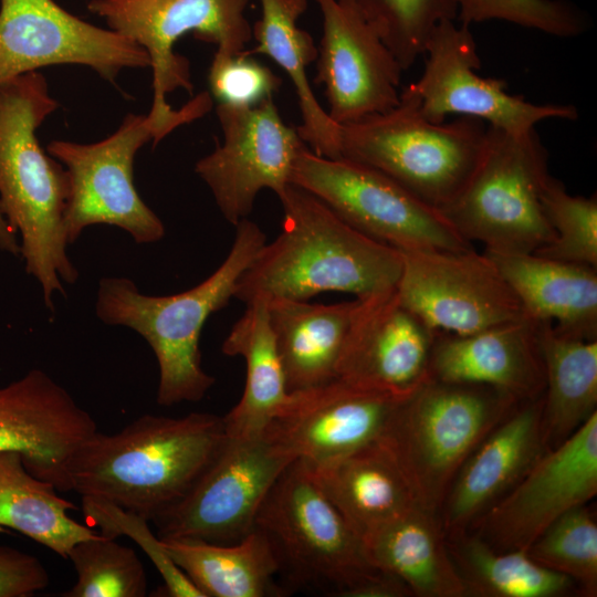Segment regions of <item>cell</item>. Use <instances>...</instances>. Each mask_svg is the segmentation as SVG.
Masks as SVG:
<instances>
[{
	"label": "cell",
	"instance_id": "cell-1",
	"mask_svg": "<svg viewBox=\"0 0 597 597\" xmlns=\"http://www.w3.org/2000/svg\"><path fill=\"white\" fill-rule=\"evenodd\" d=\"M281 232L240 276L234 298L308 301L324 292L364 298L396 289L402 254L358 231L322 200L290 184L277 197Z\"/></svg>",
	"mask_w": 597,
	"mask_h": 597
},
{
	"label": "cell",
	"instance_id": "cell-2",
	"mask_svg": "<svg viewBox=\"0 0 597 597\" xmlns=\"http://www.w3.org/2000/svg\"><path fill=\"white\" fill-rule=\"evenodd\" d=\"M226 439L223 417L213 413H146L84 440L67 463L71 489L154 522L188 494Z\"/></svg>",
	"mask_w": 597,
	"mask_h": 597
},
{
	"label": "cell",
	"instance_id": "cell-3",
	"mask_svg": "<svg viewBox=\"0 0 597 597\" xmlns=\"http://www.w3.org/2000/svg\"><path fill=\"white\" fill-rule=\"evenodd\" d=\"M57 106L36 71L0 82V212L20 234L25 271L40 284L50 311L54 293L66 295L62 282L78 279L64 234L69 176L35 135Z\"/></svg>",
	"mask_w": 597,
	"mask_h": 597
},
{
	"label": "cell",
	"instance_id": "cell-4",
	"mask_svg": "<svg viewBox=\"0 0 597 597\" xmlns=\"http://www.w3.org/2000/svg\"><path fill=\"white\" fill-rule=\"evenodd\" d=\"M265 242L255 222L241 220L221 265L198 285L172 295L143 294L124 276L101 279L96 315L107 325L135 331L148 343L159 368L158 405L199 401L214 384L201 366L202 328L234 297L240 276Z\"/></svg>",
	"mask_w": 597,
	"mask_h": 597
},
{
	"label": "cell",
	"instance_id": "cell-5",
	"mask_svg": "<svg viewBox=\"0 0 597 597\" xmlns=\"http://www.w3.org/2000/svg\"><path fill=\"white\" fill-rule=\"evenodd\" d=\"M519 402L490 386L430 378L398 405L379 440L417 504L438 515L463 462Z\"/></svg>",
	"mask_w": 597,
	"mask_h": 597
},
{
	"label": "cell",
	"instance_id": "cell-6",
	"mask_svg": "<svg viewBox=\"0 0 597 597\" xmlns=\"http://www.w3.org/2000/svg\"><path fill=\"white\" fill-rule=\"evenodd\" d=\"M488 128L484 122L464 116L448 123L428 121L400 92L390 111L339 125V154L379 170L441 210L475 170Z\"/></svg>",
	"mask_w": 597,
	"mask_h": 597
},
{
	"label": "cell",
	"instance_id": "cell-7",
	"mask_svg": "<svg viewBox=\"0 0 597 597\" xmlns=\"http://www.w3.org/2000/svg\"><path fill=\"white\" fill-rule=\"evenodd\" d=\"M549 177L548 153L535 129L511 133L489 126L475 170L440 211L488 253H534L554 239L542 206Z\"/></svg>",
	"mask_w": 597,
	"mask_h": 597
},
{
	"label": "cell",
	"instance_id": "cell-8",
	"mask_svg": "<svg viewBox=\"0 0 597 597\" xmlns=\"http://www.w3.org/2000/svg\"><path fill=\"white\" fill-rule=\"evenodd\" d=\"M255 527L272 544L280 574L296 586L341 596L377 570L362 538L296 459L276 480Z\"/></svg>",
	"mask_w": 597,
	"mask_h": 597
},
{
	"label": "cell",
	"instance_id": "cell-9",
	"mask_svg": "<svg viewBox=\"0 0 597 597\" xmlns=\"http://www.w3.org/2000/svg\"><path fill=\"white\" fill-rule=\"evenodd\" d=\"M178 119L128 114L115 133L92 144L52 140L48 154L69 176L70 192L64 213L67 244L93 224L117 227L138 244L165 235L159 217L144 202L134 185V159L149 140L157 145L178 126Z\"/></svg>",
	"mask_w": 597,
	"mask_h": 597
},
{
	"label": "cell",
	"instance_id": "cell-10",
	"mask_svg": "<svg viewBox=\"0 0 597 597\" xmlns=\"http://www.w3.org/2000/svg\"><path fill=\"white\" fill-rule=\"evenodd\" d=\"M290 184L326 203L364 234L399 251L473 248L443 213L367 165L298 151Z\"/></svg>",
	"mask_w": 597,
	"mask_h": 597
},
{
	"label": "cell",
	"instance_id": "cell-11",
	"mask_svg": "<svg viewBox=\"0 0 597 597\" xmlns=\"http://www.w3.org/2000/svg\"><path fill=\"white\" fill-rule=\"evenodd\" d=\"M249 0H91L87 9L103 18L111 30L142 46L153 71V104L149 113L161 118L196 115L191 102L174 109L167 95L177 88L191 94L190 65L174 51L176 42L192 33L217 45L218 56L240 54L252 39L244 15Z\"/></svg>",
	"mask_w": 597,
	"mask_h": 597
},
{
	"label": "cell",
	"instance_id": "cell-12",
	"mask_svg": "<svg viewBox=\"0 0 597 597\" xmlns=\"http://www.w3.org/2000/svg\"><path fill=\"white\" fill-rule=\"evenodd\" d=\"M296 455L265 431L230 437L188 494L154 523L160 538L233 544L255 528L270 490Z\"/></svg>",
	"mask_w": 597,
	"mask_h": 597
},
{
	"label": "cell",
	"instance_id": "cell-13",
	"mask_svg": "<svg viewBox=\"0 0 597 597\" xmlns=\"http://www.w3.org/2000/svg\"><path fill=\"white\" fill-rule=\"evenodd\" d=\"M423 55L422 74L402 93L413 100L428 121L442 123L449 115H459L506 132L524 133L545 119L578 118L573 105L531 103L510 94L503 80L481 76L476 44L465 24L451 19L441 21Z\"/></svg>",
	"mask_w": 597,
	"mask_h": 597
},
{
	"label": "cell",
	"instance_id": "cell-14",
	"mask_svg": "<svg viewBox=\"0 0 597 597\" xmlns=\"http://www.w3.org/2000/svg\"><path fill=\"white\" fill-rule=\"evenodd\" d=\"M399 300L437 332L465 335L522 318L524 310L498 265L473 248L401 251Z\"/></svg>",
	"mask_w": 597,
	"mask_h": 597
},
{
	"label": "cell",
	"instance_id": "cell-15",
	"mask_svg": "<svg viewBox=\"0 0 597 597\" xmlns=\"http://www.w3.org/2000/svg\"><path fill=\"white\" fill-rule=\"evenodd\" d=\"M217 116L223 143L196 163L195 172L223 218L235 227L251 213L261 190L277 197L285 190L305 145L283 122L273 98L254 106L218 104Z\"/></svg>",
	"mask_w": 597,
	"mask_h": 597
},
{
	"label": "cell",
	"instance_id": "cell-16",
	"mask_svg": "<svg viewBox=\"0 0 597 597\" xmlns=\"http://www.w3.org/2000/svg\"><path fill=\"white\" fill-rule=\"evenodd\" d=\"M597 494V412L547 450L468 530L496 551L527 549L556 519Z\"/></svg>",
	"mask_w": 597,
	"mask_h": 597
},
{
	"label": "cell",
	"instance_id": "cell-17",
	"mask_svg": "<svg viewBox=\"0 0 597 597\" xmlns=\"http://www.w3.org/2000/svg\"><path fill=\"white\" fill-rule=\"evenodd\" d=\"M59 64L88 66L115 83L123 70L149 67L150 61L137 43L54 0H0V82Z\"/></svg>",
	"mask_w": 597,
	"mask_h": 597
},
{
	"label": "cell",
	"instance_id": "cell-18",
	"mask_svg": "<svg viewBox=\"0 0 597 597\" xmlns=\"http://www.w3.org/2000/svg\"><path fill=\"white\" fill-rule=\"evenodd\" d=\"M410 394L336 377L289 392L264 431L308 464L327 462L380 439L394 411Z\"/></svg>",
	"mask_w": 597,
	"mask_h": 597
},
{
	"label": "cell",
	"instance_id": "cell-19",
	"mask_svg": "<svg viewBox=\"0 0 597 597\" xmlns=\"http://www.w3.org/2000/svg\"><path fill=\"white\" fill-rule=\"evenodd\" d=\"M323 19L314 82L338 125L381 114L400 100L402 69L375 30L344 0H315Z\"/></svg>",
	"mask_w": 597,
	"mask_h": 597
},
{
	"label": "cell",
	"instance_id": "cell-20",
	"mask_svg": "<svg viewBox=\"0 0 597 597\" xmlns=\"http://www.w3.org/2000/svg\"><path fill=\"white\" fill-rule=\"evenodd\" d=\"M96 431L92 415L41 369L0 387V451L20 452L27 469L57 491H72L69 460Z\"/></svg>",
	"mask_w": 597,
	"mask_h": 597
},
{
	"label": "cell",
	"instance_id": "cell-21",
	"mask_svg": "<svg viewBox=\"0 0 597 597\" xmlns=\"http://www.w3.org/2000/svg\"><path fill=\"white\" fill-rule=\"evenodd\" d=\"M357 301L336 377L398 394L430 379L438 332L399 300L396 289Z\"/></svg>",
	"mask_w": 597,
	"mask_h": 597
},
{
	"label": "cell",
	"instance_id": "cell-22",
	"mask_svg": "<svg viewBox=\"0 0 597 597\" xmlns=\"http://www.w3.org/2000/svg\"><path fill=\"white\" fill-rule=\"evenodd\" d=\"M542 410L543 395L520 401L470 453L438 512L446 537L468 531L547 451Z\"/></svg>",
	"mask_w": 597,
	"mask_h": 597
},
{
	"label": "cell",
	"instance_id": "cell-23",
	"mask_svg": "<svg viewBox=\"0 0 597 597\" xmlns=\"http://www.w3.org/2000/svg\"><path fill=\"white\" fill-rule=\"evenodd\" d=\"M431 379L496 388L519 401L545 389L538 321L524 316L465 335L438 332Z\"/></svg>",
	"mask_w": 597,
	"mask_h": 597
},
{
	"label": "cell",
	"instance_id": "cell-24",
	"mask_svg": "<svg viewBox=\"0 0 597 597\" xmlns=\"http://www.w3.org/2000/svg\"><path fill=\"white\" fill-rule=\"evenodd\" d=\"M488 254L526 316L551 322L564 335L597 341L596 268L536 253Z\"/></svg>",
	"mask_w": 597,
	"mask_h": 597
},
{
	"label": "cell",
	"instance_id": "cell-25",
	"mask_svg": "<svg viewBox=\"0 0 597 597\" xmlns=\"http://www.w3.org/2000/svg\"><path fill=\"white\" fill-rule=\"evenodd\" d=\"M302 462L360 538L418 505L400 468L379 439L327 462Z\"/></svg>",
	"mask_w": 597,
	"mask_h": 597
},
{
	"label": "cell",
	"instance_id": "cell-26",
	"mask_svg": "<svg viewBox=\"0 0 597 597\" xmlns=\"http://www.w3.org/2000/svg\"><path fill=\"white\" fill-rule=\"evenodd\" d=\"M362 542L370 565L399 578L412 596H467L437 514L415 505Z\"/></svg>",
	"mask_w": 597,
	"mask_h": 597
},
{
	"label": "cell",
	"instance_id": "cell-27",
	"mask_svg": "<svg viewBox=\"0 0 597 597\" xmlns=\"http://www.w3.org/2000/svg\"><path fill=\"white\" fill-rule=\"evenodd\" d=\"M357 298L336 304L272 298L269 322L289 392L336 378L337 363Z\"/></svg>",
	"mask_w": 597,
	"mask_h": 597
},
{
	"label": "cell",
	"instance_id": "cell-28",
	"mask_svg": "<svg viewBox=\"0 0 597 597\" xmlns=\"http://www.w3.org/2000/svg\"><path fill=\"white\" fill-rule=\"evenodd\" d=\"M260 3L261 18L252 28L258 44L241 53L268 55L285 71L301 111L302 124L296 128L300 138L316 155L339 158V125L321 106L307 78V66L318 54L312 35L297 25L307 9V0H260Z\"/></svg>",
	"mask_w": 597,
	"mask_h": 597
},
{
	"label": "cell",
	"instance_id": "cell-29",
	"mask_svg": "<svg viewBox=\"0 0 597 597\" xmlns=\"http://www.w3.org/2000/svg\"><path fill=\"white\" fill-rule=\"evenodd\" d=\"M161 541L203 597H265L284 591L274 580L280 574L276 554L256 527L233 544L184 537Z\"/></svg>",
	"mask_w": 597,
	"mask_h": 597
},
{
	"label": "cell",
	"instance_id": "cell-30",
	"mask_svg": "<svg viewBox=\"0 0 597 597\" xmlns=\"http://www.w3.org/2000/svg\"><path fill=\"white\" fill-rule=\"evenodd\" d=\"M222 344L227 356H241L247 375L239 402L223 417L230 437L262 433L289 397L265 301L245 304Z\"/></svg>",
	"mask_w": 597,
	"mask_h": 597
},
{
	"label": "cell",
	"instance_id": "cell-31",
	"mask_svg": "<svg viewBox=\"0 0 597 597\" xmlns=\"http://www.w3.org/2000/svg\"><path fill=\"white\" fill-rule=\"evenodd\" d=\"M545 370L542 430L547 450L574 433L597 412V341L557 332L538 322Z\"/></svg>",
	"mask_w": 597,
	"mask_h": 597
},
{
	"label": "cell",
	"instance_id": "cell-32",
	"mask_svg": "<svg viewBox=\"0 0 597 597\" xmlns=\"http://www.w3.org/2000/svg\"><path fill=\"white\" fill-rule=\"evenodd\" d=\"M56 491L27 469L20 452L0 451V530L17 531L66 558L75 543L97 533L71 517L76 506Z\"/></svg>",
	"mask_w": 597,
	"mask_h": 597
},
{
	"label": "cell",
	"instance_id": "cell-33",
	"mask_svg": "<svg viewBox=\"0 0 597 597\" xmlns=\"http://www.w3.org/2000/svg\"><path fill=\"white\" fill-rule=\"evenodd\" d=\"M446 541L467 596L559 597L576 588L569 577L542 566L526 549L496 551L470 531Z\"/></svg>",
	"mask_w": 597,
	"mask_h": 597
},
{
	"label": "cell",
	"instance_id": "cell-34",
	"mask_svg": "<svg viewBox=\"0 0 597 597\" xmlns=\"http://www.w3.org/2000/svg\"><path fill=\"white\" fill-rule=\"evenodd\" d=\"M375 30L401 69L425 54L434 28L457 19L453 0H344Z\"/></svg>",
	"mask_w": 597,
	"mask_h": 597
},
{
	"label": "cell",
	"instance_id": "cell-35",
	"mask_svg": "<svg viewBox=\"0 0 597 597\" xmlns=\"http://www.w3.org/2000/svg\"><path fill=\"white\" fill-rule=\"evenodd\" d=\"M76 582L64 597H144L147 576L134 549L101 534L75 543L67 557Z\"/></svg>",
	"mask_w": 597,
	"mask_h": 597
},
{
	"label": "cell",
	"instance_id": "cell-36",
	"mask_svg": "<svg viewBox=\"0 0 597 597\" xmlns=\"http://www.w3.org/2000/svg\"><path fill=\"white\" fill-rule=\"evenodd\" d=\"M526 551L542 566L569 577L585 596H596L597 523L586 504L556 519Z\"/></svg>",
	"mask_w": 597,
	"mask_h": 597
},
{
	"label": "cell",
	"instance_id": "cell-37",
	"mask_svg": "<svg viewBox=\"0 0 597 597\" xmlns=\"http://www.w3.org/2000/svg\"><path fill=\"white\" fill-rule=\"evenodd\" d=\"M545 217L554 239L536 254L597 268V198L570 195L549 177L542 193Z\"/></svg>",
	"mask_w": 597,
	"mask_h": 597
},
{
	"label": "cell",
	"instance_id": "cell-38",
	"mask_svg": "<svg viewBox=\"0 0 597 597\" xmlns=\"http://www.w3.org/2000/svg\"><path fill=\"white\" fill-rule=\"evenodd\" d=\"M82 510L85 519L100 528L101 535L115 540L118 536H128L137 543L160 574L165 595L203 597L171 558L161 538L153 533L147 519L94 496H82Z\"/></svg>",
	"mask_w": 597,
	"mask_h": 597
},
{
	"label": "cell",
	"instance_id": "cell-39",
	"mask_svg": "<svg viewBox=\"0 0 597 597\" xmlns=\"http://www.w3.org/2000/svg\"><path fill=\"white\" fill-rule=\"evenodd\" d=\"M457 19L472 23L499 20L559 38H572L587 29L585 14L566 0H453Z\"/></svg>",
	"mask_w": 597,
	"mask_h": 597
},
{
	"label": "cell",
	"instance_id": "cell-40",
	"mask_svg": "<svg viewBox=\"0 0 597 597\" xmlns=\"http://www.w3.org/2000/svg\"><path fill=\"white\" fill-rule=\"evenodd\" d=\"M208 80L218 104L230 106L258 105L273 98L282 84L269 67L242 53L214 55Z\"/></svg>",
	"mask_w": 597,
	"mask_h": 597
},
{
	"label": "cell",
	"instance_id": "cell-41",
	"mask_svg": "<svg viewBox=\"0 0 597 597\" xmlns=\"http://www.w3.org/2000/svg\"><path fill=\"white\" fill-rule=\"evenodd\" d=\"M49 585L50 575L38 557L0 544V597H30Z\"/></svg>",
	"mask_w": 597,
	"mask_h": 597
},
{
	"label": "cell",
	"instance_id": "cell-42",
	"mask_svg": "<svg viewBox=\"0 0 597 597\" xmlns=\"http://www.w3.org/2000/svg\"><path fill=\"white\" fill-rule=\"evenodd\" d=\"M405 596H412L410 589L399 578L378 569L348 589L343 597Z\"/></svg>",
	"mask_w": 597,
	"mask_h": 597
},
{
	"label": "cell",
	"instance_id": "cell-43",
	"mask_svg": "<svg viewBox=\"0 0 597 597\" xmlns=\"http://www.w3.org/2000/svg\"><path fill=\"white\" fill-rule=\"evenodd\" d=\"M0 249L13 255L20 254L17 233L0 212Z\"/></svg>",
	"mask_w": 597,
	"mask_h": 597
}]
</instances>
